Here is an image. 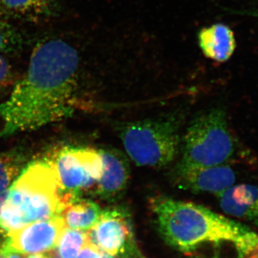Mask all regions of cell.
<instances>
[{
  "label": "cell",
  "mask_w": 258,
  "mask_h": 258,
  "mask_svg": "<svg viewBox=\"0 0 258 258\" xmlns=\"http://www.w3.org/2000/svg\"><path fill=\"white\" fill-rule=\"evenodd\" d=\"M79 66V54L68 42H39L25 76L0 104V138L37 130L72 114Z\"/></svg>",
  "instance_id": "1"
},
{
  "label": "cell",
  "mask_w": 258,
  "mask_h": 258,
  "mask_svg": "<svg viewBox=\"0 0 258 258\" xmlns=\"http://www.w3.org/2000/svg\"><path fill=\"white\" fill-rule=\"evenodd\" d=\"M166 243L188 255L212 246L214 258H258V235L248 226L202 205L159 197L150 201Z\"/></svg>",
  "instance_id": "2"
},
{
  "label": "cell",
  "mask_w": 258,
  "mask_h": 258,
  "mask_svg": "<svg viewBox=\"0 0 258 258\" xmlns=\"http://www.w3.org/2000/svg\"><path fill=\"white\" fill-rule=\"evenodd\" d=\"M66 206L53 169L46 159L25 166L13 184L0 210V226L9 232L33 222L60 215Z\"/></svg>",
  "instance_id": "3"
},
{
  "label": "cell",
  "mask_w": 258,
  "mask_h": 258,
  "mask_svg": "<svg viewBox=\"0 0 258 258\" xmlns=\"http://www.w3.org/2000/svg\"><path fill=\"white\" fill-rule=\"evenodd\" d=\"M179 120L166 118L130 122L120 128V139L137 165L161 168L176 159L181 144Z\"/></svg>",
  "instance_id": "4"
},
{
  "label": "cell",
  "mask_w": 258,
  "mask_h": 258,
  "mask_svg": "<svg viewBox=\"0 0 258 258\" xmlns=\"http://www.w3.org/2000/svg\"><path fill=\"white\" fill-rule=\"evenodd\" d=\"M235 150L225 112L212 108L191 120L184 136L182 158L179 163L203 167L222 165L233 157Z\"/></svg>",
  "instance_id": "5"
},
{
  "label": "cell",
  "mask_w": 258,
  "mask_h": 258,
  "mask_svg": "<svg viewBox=\"0 0 258 258\" xmlns=\"http://www.w3.org/2000/svg\"><path fill=\"white\" fill-rule=\"evenodd\" d=\"M45 159L62 193L81 195L84 190L94 187L103 171L101 153L91 148L67 146L51 152Z\"/></svg>",
  "instance_id": "6"
},
{
  "label": "cell",
  "mask_w": 258,
  "mask_h": 258,
  "mask_svg": "<svg viewBox=\"0 0 258 258\" xmlns=\"http://www.w3.org/2000/svg\"><path fill=\"white\" fill-rule=\"evenodd\" d=\"M87 234L90 242L114 257L137 253L130 218L124 209L102 210L99 220Z\"/></svg>",
  "instance_id": "7"
},
{
  "label": "cell",
  "mask_w": 258,
  "mask_h": 258,
  "mask_svg": "<svg viewBox=\"0 0 258 258\" xmlns=\"http://www.w3.org/2000/svg\"><path fill=\"white\" fill-rule=\"evenodd\" d=\"M171 178L181 189L218 195L235 184L236 176L235 171L225 164L203 167L178 163Z\"/></svg>",
  "instance_id": "8"
},
{
  "label": "cell",
  "mask_w": 258,
  "mask_h": 258,
  "mask_svg": "<svg viewBox=\"0 0 258 258\" xmlns=\"http://www.w3.org/2000/svg\"><path fill=\"white\" fill-rule=\"evenodd\" d=\"M66 226L60 215L10 232V246L22 254H40L57 247Z\"/></svg>",
  "instance_id": "9"
},
{
  "label": "cell",
  "mask_w": 258,
  "mask_h": 258,
  "mask_svg": "<svg viewBox=\"0 0 258 258\" xmlns=\"http://www.w3.org/2000/svg\"><path fill=\"white\" fill-rule=\"evenodd\" d=\"M103 171L94 186L99 198L112 201L124 191L130 177L128 159L116 149H101Z\"/></svg>",
  "instance_id": "10"
},
{
  "label": "cell",
  "mask_w": 258,
  "mask_h": 258,
  "mask_svg": "<svg viewBox=\"0 0 258 258\" xmlns=\"http://www.w3.org/2000/svg\"><path fill=\"white\" fill-rule=\"evenodd\" d=\"M220 208L227 215L258 225V186L232 185L219 194Z\"/></svg>",
  "instance_id": "11"
},
{
  "label": "cell",
  "mask_w": 258,
  "mask_h": 258,
  "mask_svg": "<svg viewBox=\"0 0 258 258\" xmlns=\"http://www.w3.org/2000/svg\"><path fill=\"white\" fill-rule=\"evenodd\" d=\"M199 46L205 57L217 62H226L236 48L235 35L227 25L217 23L200 30Z\"/></svg>",
  "instance_id": "12"
},
{
  "label": "cell",
  "mask_w": 258,
  "mask_h": 258,
  "mask_svg": "<svg viewBox=\"0 0 258 258\" xmlns=\"http://www.w3.org/2000/svg\"><path fill=\"white\" fill-rule=\"evenodd\" d=\"M4 16L38 22L57 16L59 0H0Z\"/></svg>",
  "instance_id": "13"
},
{
  "label": "cell",
  "mask_w": 258,
  "mask_h": 258,
  "mask_svg": "<svg viewBox=\"0 0 258 258\" xmlns=\"http://www.w3.org/2000/svg\"><path fill=\"white\" fill-rule=\"evenodd\" d=\"M101 212L98 204L79 196L68 203L59 215L66 227L87 232L96 225Z\"/></svg>",
  "instance_id": "14"
},
{
  "label": "cell",
  "mask_w": 258,
  "mask_h": 258,
  "mask_svg": "<svg viewBox=\"0 0 258 258\" xmlns=\"http://www.w3.org/2000/svg\"><path fill=\"white\" fill-rule=\"evenodd\" d=\"M25 157L18 152L0 154V194L13 184L25 168Z\"/></svg>",
  "instance_id": "15"
},
{
  "label": "cell",
  "mask_w": 258,
  "mask_h": 258,
  "mask_svg": "<svg viewBox=\"0 0 258 258\" xmlns=\"http://www.w3.org/2000/svg\"><path fill=\"white\" fill-rule=\"evenodd\" d=\"M88 240L87 232L66 227L56 247L57 255L60 258H76Z\"/></svg>",
  "instance_id": "16"
},
{
  "label": "cell",
  "mask_w": 258,
  "mask_h": 258,
  "mask_svg": "<svg viewBox=\"0 0 258 258\" xmlns=\"http://www.w3.org/2000/svg\"><path fill=\"white\" fill-rule=\"evenodd\" d=\"M23 37L18 29L0 17V55L21 50Z\"/></svg>",
  "instance_id": "17"
},
{
  "label": "cell",
  "mask_w": 258,
  "mask_h": 258,
  "mask_svg": "<svg viewBox=\"0 0 258 258\" xmlns=\"http://www.w3.org/2000/svg\"><path fill=\"white\" fill-rule=\"evenodd\" d=\"M13 75L11 66L8 60L0 55V91L13 83Z\"/></svg>",
  "instance_id": "18"
},
{
  "label": "cell",
  "mask_w": 258,
  "mask_h": 258,
  "mask_svg": "<svg viewBox=\"0 0 258 258\" xmlns=\"http://www.w3.org/2000/svg\"><path fill=\"white\" fill-rule=\"evenodd\" d=\"M104 251L88 240L80 250L76 258H103Z\"/></svg>",
  "instance_id": "19"
},
{
  "label": "cell",
  "mask_w": 258,
  "mask_h": 258,
  "mask_svg": "<svg viewBox=\"0 0 258 258\" xmlns=\"http://www.w3.org/2000/svg\"><path fill=\"white\" fill-rule=\"evenodd\" d=\"M10 232L0 226V253L10 246Z\"/></svg>",
  "instance_id": "20"
},
{
  "label": "cell",
  "mask_w": 258,
  "mask_h": 258,
  "mask_svg": "<svg viewBox=\"0 0 258 258\" xmlns=\"http://www.w3.org/2000/svg\"><path fill=\"white\" fill-rule=\"evenodd\" d=\"M1 254L4 258H23L20 255V252L13 249L11 246L5 249Z\"/></svg>",
  "instance_id": "21"
},
{
  "label": "cell",
  "mask_w": 258,
  "mask_h": 258,
  "mask_svg": "<svg viewBox=\"0 0 258 258\" xmlns=\"http://www.w3.org/2000/svg\"><path fill=\"white\" fill-rule=\"evenodd\" d=\"M249 13H250L251 15L255 17V18H257L258 19V4L257 6H256L255 8H254L253 10H251V11L249 12Z\"/></svg>",
  "instance_id": "22"
},
{
  "label": "cell",
  "mask_w": 258,
  "mask_h": 258,
  "mask_svg": "<svg viewBox=\"0 0 258 258\" xmlns=\"http://www.w3.org/2000/svg\"><path fill=\"white\" fill-rule=\"evenodd\" d=\"M45 258H60L58 257V256L57 255V254H51L50 256L46 255V257Z\"/></svg>",
  "instance_id": "23"
},
{
  "label": "cell",
  "mask_w": 258,
  "mask_h": 258,
  "mask_svg": "<svg viewBox=\"0 0 258 258\" xmlns=\"http://www.w3.org/2000/svg\"><path fill=\"white\" fill-rule=\"evenodd\" d=\"M0 17H2V18L4 17V15H3V10H2L1 3H0Z\"/></svg>",
  "instance_id": "24"
},
{
  "label": "cell",
  "mask_w": 258,
  "mask_h": 258,
  "mask_svg": "<svg viewBox=\"0 0 258 258\" xmlns=\"http://www.w3.org/2000/svg\"><path fill=\"white\" fill-rule=\"evenodd\" d=\"M0 258H4V257H3V254H2L1 253H0Z\"/></svg>",
  "instance_id": "25"
},
{
  "label": "cell",
  "mask_w": 258,
  "mask_h": 258,
  "mask_svg": "<svg viewBox=\"0 0 258 258\" xmlns=\"http://www.w3.org/2000/svg\"><path fill=\"white\" fill-rule=\"evenodd\" d=\"M125 258H132V257H125Z\"/></svg>",
  "instance_id": "26"
}]
</instances>
